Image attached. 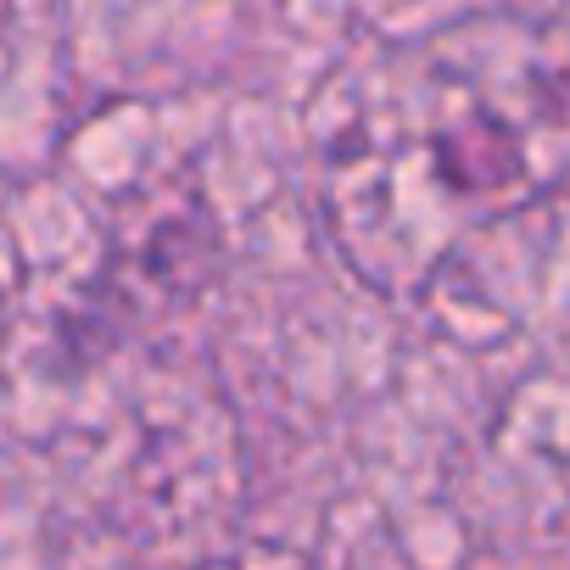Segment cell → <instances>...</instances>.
<instances>
[{"mask_svg":"<svg viewBox=\"0 0 570 570\" xmlns=\"http://www.w3.org/2000/svg\"><path fill=\"white\" fill-rule=\"evenodd\" d=\"M274 564H279L274 553H240V559H213L202 570H274Z\"/></svg>","mask_w":570,"mask_h":570,"instance_id":"2","label":"cell"},{"mask_svg":"<svg viewBox=\"0 0 570 570\" xmlns=\"http://www.w3.org/2000/svg\"><path fill=\"white\" fill-rule=\"evenodd\" d=\"M559 431H570V392H564V397H559ZM559 453H564V459H570V436H564V442H559Z\"/></svg>","mask_w":570,"mask_h":570,"instance_id":"3","label":"cell"},{"mask_svg":"<svg viewBox=\"0 0 570 570\" xmlns=\"http://www.w3.org/2000/svg\"><path fill=\"white\" fill-rule=\"evenodd\" d=\"M314 213L386 303L492 224L570 185V46L520 12H470L347 51L308 101Z\"/></svg>","mask_w":570,"mask_h":570,"instance_id":"1","label":"cell"}]
</instances>
